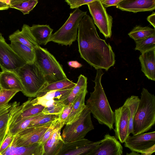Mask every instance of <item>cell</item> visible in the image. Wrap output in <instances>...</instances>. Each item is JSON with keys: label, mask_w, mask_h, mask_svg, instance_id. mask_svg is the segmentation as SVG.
I'll use <instances>...</instances> for the list:
<instances>
[{"label": "cell", "mask_w": 155, "mask_h": 155, "mask_svg": "<svg viewBox=\"0 0 155 155\" xmlns=\"http://www.w3.org/2000/svg\"><path fill=\"white\" fill-rule=\"evenodd\" d=\"M125 147L132 151L144 153L155 146V132L128 136L124 142Z\"/></svg>", "instance_id": "12"}, {"label": "cell", "mask_w": 155, "mask_h": 155, "mask_svg": "<svg viewBox=\"0 0 155 155\" xmlns=\"http://www.w3.org/2000/svg\"><path fill=\"white\" fill-rule=\"evenodd\" d=\"M41 114L27 118L18 122L9 128L7 132L12 135L15 136L19 132L28 127L30 123L34 119L38 116Z\"/></svg>", "instance_id": "34"}, {"label": "cell", "mask_w": 155, "mask_h": 155, "mask_svg": "<svg viewBox=\"0 0 155 155\" xmlns=\"http://www.w3.org/2000/svg\"><path fill=\"white\" fill-rule=\"evenodd\" d=\"M140 99L136 96L132 95L128 98L124 105L128 109L129 112V122L128 134L133 133V123L134 117L139 103Z\"/></svg>", "instance_id": "29"}, {"label": "cell", "mask_w": 155, "mask_h": 155, "mask_svg": "<svg viewBox=\"0 0 155 155\" xmlns=\"http://www.w3.org/2000/svg\"><path fill=\"white\" fill-rule=\"evenodd\" d=\"M126 155H140V154L137 152L132 151V152L130 153H127Z\"/></svg>", "instance_id": "46"}, {"label": "cell", "mask_w": 155, "mask_h": 155, "mask_svg": "<svg viewBox=\"0 0 155 155\" xmlns=\"http://www.w3.org/2000/svg\"><path fill=\"white\" fill-rule=\"evenodd\" d=\"M73 104V102L67 105H65L61 112L59 114V119L64 122V124L71 112Z\"/></svg>", "instance_id": "39"}, {"label": "cell", "mask_w": 155, "mask_h": 155, "mask_svg": "<svg viewBox=\"0 0 155 155\" xmlns=\"http://www.w3.org/2000/svg\"><path fill=\"white\" fill-rule=\"evenodd\" d=\"M123 147L116 137L106 134L100 143L87 155H122Z\"/></svg>", "instance_id": "15"}, {"label": "cell", "mask_w": 155, "mask_h": 155, "mask_svg": "<svg viewBox=\"0 0 155 155\" xmlns=\"http://www.w3.org/2000/svg\"></svg>", "instance_id": "47"}, {"label": "cell", "mask_w": 155, "mask_h": 155, "mask_svg": "<svg viewBox=\"0 0 155 155\" xmlns=\"http://www.w3.org/2000/svg\"><path fill=\"white\" fill-rule=\"evenodd\" d=\"M94 129L91 112L86 107L77 120L66 125L61 135L64 143L74 142L84 138L87 134Z\"/></svg>", "instance_id": "7"}, {"label": "cell", "mask_w": 155, "mask_h": 155, "mask_svg": "<svg viewBox=\"0 0 155 155\" xmlns=\"http://www.w3.org/2000/svg\"><path fill=\"white\" fill-rule=\"evenodd\" d=\"M87 5L94 24L106 38H110L113 18L107 13L101 0H94Z\"/></svg>", "instance_id": "8"}, {"label": "cell", "mask_w": 155, "mask_h": 155, "mask_svg": "<svg viewBox=\"0 0 155 155\" xmlns=\"http://www.w3.org/2000/svg\"><path fill=\"white\" fill-rule=\"evenodd\" d=\"M76 84L68 78L48 84L41 90L37 97L51 91L73 88Z\"/></svg>", "instance_id": "26"}, {"label": "cell", "mask_w": 155, "mask_h": 155, "mask_svg": "<svg viewBox=\"0 0 155 155\" xmlns=\"http://www.w3.org/2000/svg\"><path fill=\"white\" fill-rule=\"evenodd\" d=\"M35 51V62L42 71L48 84L68 78L61 65L47 49L39 45Z\"/></svg>", "instance_id": "5"}, {"label": "cell", "mask_w": 155, "mask_h": 155, "mask_svg": "<svg viewBox=\"0 0 155 155\" xmlns=\"http://www.w3.org/2000/svg\"></svg>", "instance_id": "49"}, {"label": "cell", "mask_w": 155, "mask_h": 155, "mask_svg": "<svg viewBox=\"0 0 155 155\" xmlns=\"http://www.w3.org/2000/svg\"><path fill=\"white\" fill-rule=\"evenodd\" d=\"M19 91L15 90H0V107L8 104L10 100Z\"/></svg>", "instance_id": "36"}, {"label": "cell", "mask_w": 155, "mask_h": 155, "mask_svg": "<svg viewBox=\"0 0 155 155\" xmlns=\"http://www.w3.org/2000/svg\"><path fill=\"white\" fill-rule=\"evenodd\" d=\"M104 74L102 69L97 70L96 76L93 81L95 84L94 90L90 93L86 105L99 124L105 125L111 130L114 129V113L110 107L102 85L101 80Z\"/></svg>", "instance_id": "2"}, {"label": "cell", "mask_w": 155, "mask_h": 155, "mask_svg": "<svg viewBox=\"0 0 155 155\" xmlns=\"http://www.w3.org/2000/svg\"><path fill=\"white\" fill-rule=\"evenodd\" d=\"M31 98H29L21 105L17 106L13 110L10 118L8 125V130L18 122L27 118L42 114L44 107L40 105H34Z\"/></svg>", "instance_id": "11"}, {"label": "cell", "mask_w": 155, "mask_h": 155, "mask_svg": "<svg viewBox=\"0 0 155 155\" xmlns=\"http://www.w3.org/2000/svg\"><path fill=\"white\" fill-rule=\"evenodd\" d=\"M44 152L43 145L37 143L22 147L10 145L0 155H42Z\"/></svg>", "instance_id": "19"}, {"label": "cell", "mask_w": 155, "mask_h": 155, "mask_svg": "<svg viewBox=\"0 0 155 155\" xmlns=\"http://www.w3.org/2000/svg\"><path fill=\"white\" fill-rule=\"evenodd\" d=\"M77 40L81 57L96 70L107 71L115 64L111 47L100 38L93 19L88 15L80 21Z\"/></svg>", "instance_id": "1"}, {"label": "cell", "mask_w": 155, "mask_h": 155, "mask_svg": "<svg viewBox=\"0 0 155 155\" xmlns=\"http://www.w3.org/2000/svg\"><path fill=\"white\" fill-rule=\"evenodd\" d=\"M22 84V93L30 97H36L48 84L42 71L34 62L26 63L15 72Z\"/></svg>", "instance_id": "4"}, {"label": "cell", "mask_w": 155, "mask_h": 155, "mask_svg": "<svg viewBox=\"0 0 155 155\" xmlns=\"http://www.w3.org/2000/svg\"><path fill=\"white\" fill-rule=\"evenodd\" d=\"M135 50L142 53L155 48V34L135 42Z\"/></svg>", "instance_id": "32"}, {"label": "cell", "mask_w": 155, "mask_h": 155, "mask_svg": "<svg viewBox=\"0 0 155 155\" xmlns=\"http://www.w3.org/2000/svg\"><path fill=\"white\" fill-rule=\"evenodd\" d=\"M94 0H65V1L70 6V8H79V7L94 2Z\"/></svg>", "instance_id": "38"}, {"label": "cell", "mask_w": 155, "mask_h": 155, "mask_svg": "<svg viewBox=\"0 0 155 155\" xmlns=\"http://www.w3.org/2000/svg\"><path fill=\"white\" fill-rule=\"evenodd\" d=\"M155 34V29L150 27L136 26L128 33L129 36L135 42Z\"/></svg>", "instance_id": "30"}, {"label": "cell", "mask_w": 155, "mask_h": 155, "mask_svg": "<svg viewBox=\"0 0 155 155\" xmlns=\"http://www.w3.org/2000/svg\"><path fill=\"white\" fill-rule=\"evenodd\" d=\"M15 137L7 132L6 137L0 147V153L3 152L10 145Z\"/></svg>", "instance_id": "40"}, {"label": "cell", "mask_w": 155, "mask_h": 155, "mask_svg": "<svg viewBox=\"0 0 155 155\" xmlns=\"http://www.w3.org/2000/svg\"></svg>", "instance_id": "48"}, {"label": "cell", "mask_w": 155, "mask_h": 155, "mask_svg": "<svg viewBox=\"0 0 155 155\" xmlns=\"http://www.w3.org/2000/svg\"><path fill=\"white\" fill-rule=\"evenodd\" d=\"M19 102L13 103L0 107V132L8 130V125L10 116L15 107Z\"/></svg>", "instance_id": "27"}, {"label": "cell", "mask_w": 155, "mask_h": 155, "mask_svg": "<svg viewBox=\"0 0 155 155\" xmlns=\"http://www.w3.org/2000/svg\"><path fill=\"white\" fill-rule=\"evenodd\" d=\"M147 20L155 28V12H153L147 18Z\"/></svg>", "instance_id": "43"}, {"label": "cell", "mask_w": 155, "mask_h": 155, "mask_svg": "<svg viewBox=\"0 0 155 155\" xmlns=\"http://www.w3.org/2000/svg\"><path fill=\"white\" fill-rule=\"evenodd\" d=\"M26 63L6 43L0 32V67L2 71L15 72Z\"/></svg>", "instance_id": "9"}, {"label": "cell", "mask_w": 155, "mask_h": 155, "mask_svg": "<svg viewBox=\"0 0 155 155\" xmlns=\"http://www.w3.org/2000/svg\"><path fill=\"white\" fill-rule=\"evenodd\" d=\"M64 125V123L59 119L53 121L44 134L39 143L44 145L46 141L55 131L59 129H62Z\"/></svg>", "instance_id": "33"}, {"label": "cell", "mask_w": 155, "mask_h": 155, "mask_svg": "<svg viewBox=\"0 0 155 155\" xmlns=\"http://www.w3.org/2000/svg\"><path fill=\"white\" fill-rule=\"evenodd\" d=\"M116 8L123 11L135 13L151 11L155 9V0H122Z\"/></svg>", "instance_id": "16"}, {"label": "cell", "mask_w": 155, "mask_h": 155, "mask_svg": "<svg viewBox=\"0 0 155 155\" xmlns=\"http://www.w3.org/2000/svg\"><path fill=\"white\" fill-rule=\"evenodd\" d=\"M14 51L26 63L32 64L35 62V52L34 49L19 42L11 41L10 44Z\"/></svg>", "instance_id": "24"}, {"label": "cell", "mask_w": 155, "mask_h": 155, "mask_svg": "<svg viewBox=\"0 0 155 155\" xmlns=\"http://www.w3.org/2000/svg\"><path fill=\"white\" fill-rule=\"evenodd\" d=\"M7 131V130H6L0 132V147L6 137Z\"/></svg>", "instance_id": "45"}, {"label": "cell", "mask_w": 155, "mask_h": 155, "mask_svg": "<svg viewBox=\"0 0 155 155\" xmlns=\"http://www.w3.org/2000/svg\"><path fill=\"white\" fill-rule=\"evenodd\" d=\"M30 29L39 45H46L53 31V29L48 25L33 24L30 27Z\"/></svg>", "instance_id": "22"}, {"label": "cell", "mask_w": 155, "mask_h": 155, "mask_svg": "<svg viewBox=\"0 0 155 155\" xmlns=\"http://www.w3.org/2000/svg\"><path fill=\"white\" fill-rule=\"evenodd\" d=\"M87 87V78L84 75L80 74L75 86L73 87L68 97L63 103L67 105L73 102L75 100L85 89Z\"/></svg>", "instance_id": "25"}, {"label": "cell", "mask_w": 155, "mask_h": 155, "mask_svg": "<svg viewBox=\"0 0 155 155\" xmlns=\"http://www.w3.org/2000/svg\"><path fill=\"white\" fill-rule=\"evenodd\" d=\"M86 14L87 12L79 8L71 12L64 25L52 34L49 42L52 41L62 45L71 46L77 38L78 28L80 21Z\"/></svg>", "instance_id": "6"}, {"label": "cell", "mask_w": 155, "mask_h": 155, "mask_svg": "<svg viewBox=\"0 0 155 155\" xmlns=\"http://www.w3.org/2000/svg\"><path fill=\"white\" fill-rule=\"evenodd\" d=\"M73 88L51 91L46 93L42 96L36 97L41 99L54 100L56 101L63 102L68 97Z\"/></svg>", "instance_id": "31"}, {"label": "cell", "mask_w": 155, "mask_h": 155, "mask_svg": "<svg viewBox=\"0 0 155 155\" xmlns=\"http://www.w3.org/2000/svg\"><path fill=\"white\" fill-rule=\"evenodd\" d=\"M155 123V96L143 88L133 123V135L143 133Z\"/></svg>", "instance_id": "3"}, {"label": "cell", "mask_w": 155, "mask_h": 155, "mask_svg": "<svg viewBox=\"0 0 155 155\" xmlns=\"http://www.w3.org/2000/svg\"><path fill=\"white\" fill-rule=\"evenodd\" d=\"M8 39L11 42H19L32 49L39 45L31 32L30 27L26 24L23 25L21 31L18 29L10 35Z\"/></svg>", "instance_id": "17"}, {"label": "cell", "mask_w": 155, "mask_h": 155, "mask_svg": "<svg viewBox=\"0 0 155 155\" xmlns=\"http://www.w3.org/2000/svg\"><path fill=\"white\" fill-rule=\"evenodd\" d=\"M38 3L37 0H10L9 8L17 9L25 15L29 14Z\"/></svg>", "instance_id": "28"}, {"label": "cell", "mask_w": 155, "mask_h": 155, "mask_svg": "<svg viewBox=\"0 0 155 155\" xmlns=\"http://www.w3.org/2000/svg\"><path fill=\"white\" fill-rule=\"evenodd\" d=\"M0 89L15 90L22 92L23 88L21 81L15 72L3 71L0 73Z\"/></svg>", "instance_id": "20"}, {"label": "cell", "mask_w": 155, "mask_h": 155, "mask_svg": "<svg viewBox=\"0 0 155 155\" xmlns=\"http://www.w3.org/2000/svg\"><path fill=\"white\" fill-rule=\"evenodd\" d=\"M115 128L114 131L115 137L121 143L129 135L128 129L129 122V112L127 107L123 105L115 110L114 112Z\"/></svg>", "instance_id": "14"}, {"label": "cell", "mask_w": 155, "mask_h": 155, "mask_svg": "<svg viewBox=\"0 0 155 155\" xmlns=\"http://www.w3.org/2000/svg\"><path fill=\"white\" fill-rule=\"evenodd\" d=\"M100 142L101 140L93 142L84 138L74 142L64 143L57 155H87Z\"/></svg>", "instance_id": "13"}, {"label": "cell", "mask_w": 155, "mask_h": 155, "mask_svg": "<svg viewBox=\"0 0 155 155\" xmlns=\"http://www.w3.org/2000/svg\"><path fill=\"white\" fill-rule=\"evenodd\" d=\"M122 0H101L105 8L113 6H117Z\"/></svg>", "instance_id": "41"}, {"label": "cell", "mask_w": 155, "mask_h": 155, "mask_svg": "<svg viewBox=\"0 0 155 155\" xmlns=\"http://www.w3.org/2000/svg\"><path fill=\"white\" fill-rule=\"evenodd\" d=\"M70 67L75 68H79L82 66V65L76 61H71L68 62Z\"/></svg>", "instance_id": "42"}, {"label": "cell", "mask_w": 155, "mask_h": 155, "mask_svg": "<svg viewBox=\"0 0 155 155\" xmlns=\"http://www.w3.org/2000/svg\"><path fill=\"white\" fill-rule=\"evenodd\" d=\"M139 59L141 63V70L149 80L155 81V48L143 52Z\"/></svg>", "instance_id": "18"}, {"label": "cell", "mask_w": 155, "mask_h": 155, "mask_svg": "<svg viewBox=\"0 0 155 155\" xmlns=\"http://www.w3.org/2000/svg\"><path fill=\"white\" fill-rule=\"evenodd\" d=\"M87 92V89L73 101L71 111L65 122V125L70 124L75 121L79 118L83 110L86 107L84 101Z\"/></svg>", "instance_id": "23"}, {"label": "cell", "mask_w": 155, "mask_h": 155, "mask_svg": "<svg viewBox=\"0 0 155 155\" xmlns=\"http://www.w3.org/2000/svg\"><path fill=\"white\" fill-rule=\"evenodd\" d=\"M9 8V5L5 3V0H0V10H6Z\"/></svg>", "instance_id": "44"}, {"label": "cell", "mask_w": 155, "mask_h": 155, "mask_svg": "<svg viewBox=\"0 0 155 155\" xmlns=\"http://www.w3.org/2000/svg\"><path fill=\"white\" fill-rule=\"evenodd\" d=\"M59 129L50 137L44 144V152L42 155H57L64 143Z\"/></svg>", "instance_id": "21"}, {"label": "cell", "mask_w": 155, "mask_h": 155, "mask_svg": "<svg viewBox=\"0 0 155 155\" xmlns=\"http://www.w3.org/2000/svg\"><path fill=\"white\" fill-rule=\"evenodd\" d=\"M52 122L38 126L27 127L15 136L10 145L22 147L39 143Z\"/></svg>", "instance_id": "10"}, {"label": "cell", "mask_w": 155, "mask_h": 155, "mask_svg": "<svg viewBox=\"0 0 155 155\" xmlns=\"http://www.w3.org/2000/svg\"><path fill=\"white\" fill-rule=\"evenodd\" d=\"M59 114H42L38 116L30 124L28 127L43 125L58 119Z\"/></svg>", "instance_id": "35"}, {"label": "cell", "mask_w": 155, "mask_h": 155, "mask_svg": "<svg viewBox=\"0 0 155 155\" xmlns=\"http://www.w3.org/2000/svg\"><path fill=\"white\" fill-rule=\"evenodd\" d=\"M65 106L62 101H60L51 106L45 107L42 113L45 114H59Z\"/></svg>", "instance_id": "37"}]
</instances>
